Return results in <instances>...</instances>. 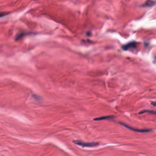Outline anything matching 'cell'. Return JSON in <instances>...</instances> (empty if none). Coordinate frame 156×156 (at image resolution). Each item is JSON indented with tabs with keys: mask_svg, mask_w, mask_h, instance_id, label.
Wrapping results in <instances>:
<instances>
[{
	"mask_svg": "<svg viewBox=\"0 0 156 156\" xmlns=\"http://www.w3.org/2000/svg\"><path fill=\"white\" fill-rule=\"evenodd\" d=\"M151 104L153 106H156V102L152 101V102H151Z\"/></svg>",
	"mask_w": 156,
	"mask_h": 156,
	"instance_id": "52a82bcc",
	"label": "cell"
},
{
	"mask_svg": "<svg viewBox=\"0 0 156 156\" xmlns=\"http://www.w3.org/2000/svg\"><path fill=\"white\" fill-rule=\"evenodd\" d=\"M6 14H7V13H2V12H0V17L4 16H5Z\"/></svg>",
	"mask_w": 156,
	"mask_h": 156,
	"instance_id": "ba28073f",
	"label": "cell"
},
{
	"mask_svg": "<svg viewBox=\"0 0 156 156\" xmlns=\"http://www.w3.org/2000/svg\"><path fill=\"white\" fill-rule=\"evenodd\" d=\"M154 4V1H152V0H148V1H147L146 2V3H145V5L146 6H148V7H150V6H152Z\"/></svg>",
	"mask_w": 156,
	"mask_h": 156,
	"instance_id": "8992f818",
	"label": "cell"
},
{
	"mask_svg": "<svg viewBox=\"0 0 156 156\" xmlns=\"http://www.w3.org/2000/svg\"><path fill=\"white\" fill-rule=\"evenodd\" d=\"M136 46V43L135 42H131L126 45H124L122 46V49L125 50H127L131 48H135Z\"/></svg>",
	"mask_w": 156,
	"mask_h": 156,
	"instance_id": "3957f363",
	"label": "cell"
},
{
	"mask_svg": "<svg viewBox=\"0 0 156 156\" xmlns=\"http://www.w3.org/2000/svg\"><path fill=\"white\" fill-rule=\"evenodd\" d=\"M74 143L77 144L78 146H81L83 148L88 147V148H93L99 145L98 142H89V143H85L79 140H74L73 141Z\"/></svg>",
	"mask_w": 156,
	"mask_h": 156,
	"instance_id": "7a4b0ae2",
	"label": "cell"
},
{
	"mask_svg": "<svg viewBox=\"0 0 156 156\" xmlns=\"http://www.w3.org/2000/svg\"><path fill=\"white\" fill-rule=\"evenodd\" d=\"M115 117L114 116H103L101 117H99L97 118L94 119V120L99 121V120H106V119H112L114 118Z\"/></svg>",
	"mask_w": 156,
	"mask_h": 156,
	"instance_id": "277c9868",
	"label": "cell"
},
{
	"mask_svg": "<svg viewBox=\"0 0 156 156\" xmlns=\"http://www.w3.org/2000/svg\"><path fill=\"white\" fill-rule=\"evenodd\" d=\"M119 123L123 125L124 127L127 128V129L134 131V132H138V133H148L150 132H152V130L151 129H135L134 128L131 127V126L128 125H127L125 124V123H123L122 122H119Z\"/></svg>",
	"mask_w": 156,
	"mask_h": 156,
	"instance_id": "6da1fadb",
	"label": "cell"
},
{
	"mask_svg": "<svg viewBox=\"0 0 156 156\" xmlns=\"http://www.w3.org/2000/svg\"><path fill=\"white\" fill-rule=\"evenodd\" d=\"M144 113H148L152 115H156V110H143L140 111L139 114H142Z\"/></svg>",
	"mask_w": 156,
	"mask_h": 156,
	"instance_id": "5b68a950",
	"label": "cell"
}]
</instances>
